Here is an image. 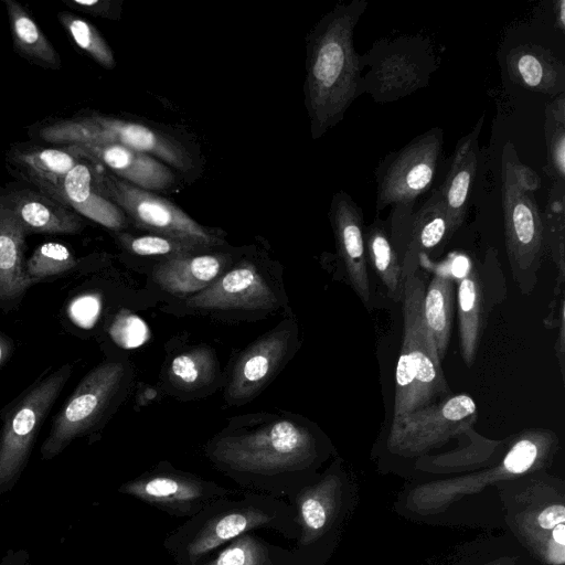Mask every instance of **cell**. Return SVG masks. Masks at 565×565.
Here are the masks:
<instances>
[{"label":"cell","instance_id":"6da1fadb","mask_svg":"<svg viewBox=\"0 0 565 565\" xmlns=\"http://www.w3.org/2000/svg\"><path fill=\"white\" fill-rule=\"evenodd\" d=\"M366 7V0L339 3L308 33L303 94L313 140L337 126L360 96L362 64L353 35Z\"/></svg>","mask_w":565,"mask_h":565},{"label":"cell","instance_id":"7a4b0ae2","mask_svg":"<svg viewBox=\"0 0 565 565\" xmlns=\"http://www.w3.org/2000/svg\"><path fill=\"white\" fill-rule=\"evenodd\" d=\"M313 450L311 433L284 419L220 437L209 447L207 456L247 491L287 497L289 503L301 490L295 477L309 465Z\"/></svg>","mask_w":565,"mask_h":565},{"label":"cell","instance_id":"3957f363","mask_svg":"<svg viewBox=\"0 0 565 565\" xmlns=\"http://www.w3.org/2000/svg\"><path fill=\"white\" fill-rule=\"evenodd\" d=\"M260 529L291 539L298 529L294 509L281 499L247 491L239 500L223 499L190 518L164 546L178 565H194L221 545Z\"/></svg>","mask_w":565,"mask_h":565},{"label":"cell","instance_id":"277c9868","mask_svg":"<svg viewBox=\"0 0 565 565\" xmlns=\"http://www.w3.org/2000/svg\"><path fill=\"white\" fill-rule=\"evenodd\" d=\"M536 172L523 163L508 141L501 156V199L504 244L512 278L523 296L533 292L546 254L541 211L535 192Z\"/></svg>","mask_w":565,"mask_h":565},{"label":"cell","instance_id":"5b68a950","mask_svg":"<svg viewBox=\"0 0 565 565\" xmlns=\"http://www.w3.org/2000/svg\"><path fill=\"white\" fill-rule=\"evenodd\" d=\"M425 287L418 271L405 278L403 339L395 370L392 420L451 395L441 362L424 324Z\"/></svg>","mask_w":565,"mask_h":565},{"label":"cell","instance_id":"8992f818","mask_svg":"<svg viewBox=\"0 0 565 565\" xmlns=\"http://www.w3.org/2000/svg\"><path fill=\"white\" fill-rule=\"evenodd\" d=\"M360 95L376 103L404 98L429 84L438 65L433 44L422 35L382 39L361 55Z\"/></svg>","mask_w":565,"mask_h":565},{"label":"cell","instance_id":"52a82bcc","mask_svg":"<svg viewBox=\"0 0 565 565\" xmlns=\"http://www.w3.org/2000/svg\"><path fill=\"white\" fill-rule=\"evenodd\" d=\"M42 139L53 143H113L149 154L180 172L193 167L190 150L177 138L140 122L90 114L61 120L40 130Z\"/></svg>","mask_w":565,"mask_h":565},{"label":"cell","instance_id":"ba28073f","mask_svg":"<svg viewBox=\"0 0 565 565\" xmlns=\"http://www.w3.org/2000/svg\"><path fill=\"white\" fill-rule=\"evenodd\" d=\"M97 182L104 196L139 230L206 249L225 243L215 231L201 225L169 200L119 179L99 164Z\"/></svg>","mask_w":565,"mask_h":565},{"label":"cell","instance_id":"9c48e42d","mask_svg":"<svg viewBox=\"0 0 565 565\" xmlns=\"http://www.w3.org/2000/svg\"><path fill=\"white\" fill-rule=\"evenodd\" d=\"M71 374V364L60 366L32 385L7 413L0 431V492L19 478L38 431Z\"/></svg>","mask_w":565,"mask_h":565},{"label":"cell","instance_id":"30bf717a","mask_svg":"<svg viewBox=\"0 0 565 565\" xmlns=\"http://www.w3.org/2000/svg\"><path fill=\"white\" fill-rule=\"evenodd\" d=\"M443 145V129L433 127L381 160L375 170L376 213L388 205L416 203L435 179Z\"/></svg>","mask_w":565,"mask_h":565},{"label":"cell","instance_id":"8fae6325","mask_svg":"<svg viewBox=\"0 0 565 565\" xmlns=\"http://www.w3.org/2000/svg\"><path fill=\"white\" fill-rule=\"evenodd\" d=\"M124 373L122 363L106 362L85 375L55 416L41 447L44 459L58 455L97 422L116 394Z\"/></svg>","mask_w":565,"mask_h":565},{"label":"cell","instance_id":"7c38bea8","mask_svg":"<svg viewBox=\"0 0 565 565\" xmlns=\"http://www.w3.org/2000/svg\"><path fill=\"white\" fill-rule=\"evenodd\" d=\"M392 205L386 223L390 241L397 253L406 278L418 271V259L452 237L445 202L434 189L426 201Z\"/></svg>","mask_w":565,"mask_h":565},{"label":"cell","instance_id":"4fadbf2b","mask_svg":"<svg viewBox=\"0 0 565 565\" xmlns=\"http://www.w3.org/2000/svg\"><path fill=\"white\" fill-rule=\"evenodd\" d=\"M119 491L181 518H192L233 493L217 483L174 470L148 472L122 484Z\"/></svg>","mask_w":565,"mask_h":565},{"label":"cell","instance_id":"5bb4252c","mask_svg":"<svg viewBox=\"0 0 565 565\" xmlns=\"http://www.w3.org/2000/svg\"><path fill=\"white\" fill-rule=\"evenodd\" d=\"M478 407L468 394L448 397L392 420L390 441L403 447H424L461 434L477 422Z\"/></svg>","mask_w":565,"mask_h":565},{"label":"cell","instance_id":"9a60e30c","mask_svg":"<svg viewBox=\"0 0 565 565\" xmlns=\"http://www.w3.org/2000/svg\"><path fill=\"white\" fill-rule=\"evenodd\" d=\"M98 164L87 158L54 180L30 179L41 193L113 231L128 226L125 213L104 196L97 182Z\"/></svg>","mask_w":565,"mask_h":565},{"label":"cell","instance_id":"2e32d148","mask_svg":"<svg viewBox=\"0 0 565 565\" xmlns=\"http://www.w3.org/2000/svg\"><path fill=\"white\" fill-rule=\"evenodd\" d=\"M329 218L348 280L361 302L371 310L363 211L347 192L338 191L331 199Z\"/></svg>","mask_w":565,"mask_h":565},{"label":"cell","instance_id":"e0dca14e","mask_svg":"<svg viewBox=\"0 0 565 565\" xmlns=\"http://www.w3.org/2000/svg\"><path fill=\"white\" fill-rule=\"evenodd\" d=\"M291 339L289 327H277L249 345L234 366L226 391L227 401L245 403L257 395L285 362Z\"/></svg>","mask_w":565,"mask_h":565},{"label":"cell","instance_id":"ac0fdd59","mask_svg":"<svg viewBox=\"0 0 565 565\" xmlns=\"http://www.w3.org/2000/svg\"><path fill=\"white\" fill-rule=\"evenodd\" d=\"M277 298L258 269L242 262L223 273L202 291L186 299L185 305L198 309L260 310L276 307Z\"/></svg>","mask_w":565,"mask_h":565},{"label":"cell","instance_id":"d6986e66","mask_svg":"<svg viewBox=\"0 0 565 565\" xmlns=\"http://www.w3.org/2000/svg\"><path fill=\"white\" fill-rule=\"evenodd\" d=\"M73 146L87 159L138 188L167 191L178 183L174 171L149 154L113 143Z\"/></svg>","mask_w":565,"mask_h":565},{"label":"cell","instance_id":"ffe728a7","mask_svg":"<svg viewBox=\"0 0 565 565\" xmlns=\"http://www.w3.org/2000/svg\"><path fill=\"white\" fill-rule=\"evenodd\" d=\"M231 257L223 253H193L163 258L152 269L153 281L175 296H193L218 278Z\"/></svg>","mask_w":565,"mask_h":565},{"label":"cell","instance_id":"44dd1931","mask_svg":"<svg viewBox=\"0 0 565 565\" xmlns=\"http://www.w3.org/2000/svg\"><path fill=\"white\" fill-rule=\"evenodd\" d=\"M483 121L482 115L473 128L457 141L449 170L438 189L452 234L461 227L467 216L470 191L477 174L479 136Z\"/></svg>","mask_w":565,"mask_h":565},{"label":"cell","instance_id":"7402d4cb","mask_svg":"<svg viewBox=\"0 0 565 565\" xmlns=\"http://www.w3.org/2000/svg\"><path fill=\"white\" fill-rule=\"evenodd\" d=\"M511 81L530 90L556 97L564 93L565 65L550 49L539 44H521L505 57Z\"/></svg>","mask_w":565,"mask_h":565},{"label":"cell","instance_id":"603a6c76","mask_svg":"<svg viewBox=\"0 0 565 565\" xmlns=\"http://www.w3.org/2000/svg\"><path fill=\"white\" fill-rule=\"evenodd\" d=\"M488 291L481 265H471L469 271L458 280L459 348L468 367L476 360L489 309L495 302L487 296Z\"/></svg>","mask_w":565,"mask_h":565},{"label":"cell","instance_id":"cb8c5ba5","mask_svg":"<svg viewBox=\"0 0 565 565\" xmlns=\"http://www.w3.org/2000/svg\"><path fill=\"white\" fill-rule=\"evenodd\" d=\"M4 199L26 234H76L85 226L76 212L41 192L21 190Z\"/></svg>","mask_w":565,"mask_h":565},{"label":"cell","instance_id":"d4e9b609","mask_svg":"<svg viewBox=\"0 0 565 565\" xmlns=\"http://www.w3.org/2000/svg\"><path fill=\"white\" fill-rule=\"evenodd\" d=\"M25 235L6 199H0V299L15 298L32 284L23 263Z\"/></svg>","mask_w":565,"mask_h":565},{"label":"cell","instance_id":"484cf974","mask_svg":"<svg viewBox=\"0 0 565 565\" xmlns=\"http://www.w3.org/2000/svg\"><path fill=\"white\" fill-rule=\"evenodd\" d=\"M455 308V280L433 273L425 287L423 319L427 334L440 362L444 360L450 337Z\"/></svg>","mask_w":565,"mask_h":565},{"label":"cell","instance_id":"4316f807","mask_svg":"<svg viewBox=\"0 0 565 565\" xmlns=\"http://www.w3.org/2000/svg\"><path fill=\"white\" fill-rule=\"evenodd\" d=\"M364 239L367 263L384 285L388 297L395 302H402L405 278L402 262L390 241L386 223L375 217L365 227Z\"/></svg>","mask_w":565,"mask_h":565},{"label":"cell","instance_id":"83f0119b","mask_svg":"<svg viewBox=\"0 0 565 565\" xmlns=\"http://www.w3.org/2000/svg\"><path fill=\"white\" fill-rule=\"evenodd\" d=\"M4 4L17 52L42 67L58 70L61 58L57 52L30 14L13 0H4Z\"/></svg>","mask_w":565,"mask_h":565},{"label":"cell","instance_id":"f1b7e54d","mask_svg":"<svg viewBox=\"0 0 565 565\" xmlns=\"http://www.w3.org/2000/svg\"><path fill=\"white\" fill-rule=\"evenodd\" d=\"M292 557L290 551L249 532L230 541L216 556L194 565H294Z\"/></svg>","mask_w":565,"mask_h":565},{"label":"cell","instance_id":"f546056e","mask_svg":"<svg viewBox=\"0 0 565 565\" xmlns=\"http://www.w3.org/2000/svg\"><path fill=\"white\" fill-rule=\"evenodd\" d=\"M28 179L54 180L67 174L79 161L85 159L73 145L65 148H32L18 150L12 157Z\"/></svg>","mask_w":565,"mask_h":565},{"label":"cell","instance_id":"4dcf8cb0","mask_svg":"<svg viewBox=\"0 0 565 565\" xmlns=\"http://www.w3.org/2000/svg\"><path fill=\"white\" fill-rule=\"evenodd\" d=\"M546 253L551 256L558 284L565 281V181H552L541 212Z\"/></svg>","mask_w":565,"mask_h":565},{"label":"cell","instance_id":"1f68e13d","mask_svg":"<svg viewBox=\"0 0 565 565\" xmlns=\"http://www.w3.org/2000/svg\"><path fill=\"white\" fill-rule=\"evenodd\" d=\"M216 372V360L211 348L194 347L175 355L168 375L173 385L192 391L210 383Z\"/></svg>","mask_w":565,"mask_h":565},{"label":"cell","instance_id":"d6a6232c","mask_svg":"<svg viewBox=\"0 0 565 565\" xmlns=\"http://www.w3.org/2000/svg\"><path fill=\"white\" fill-rule=\"evenodd\" d=\"M544 136L546 164L543 170L552 181H565V93L545 105Z\"/></svg>","mask_w":565,"mask_h":565},{"label":"cell","instance_id":"836d02e7","mask_svg":"<svg viewBox=\"0 0 565 565\" xmlns=\"http://www.w3.org/2000/svg\"><path fill=\"white\" fill-rule=\"evenodd\" d=\"M58 20L76 45L95 62L108 70L115 67L110 46L92 23L68 12H60Z\"/></svg>","mask_w":565,"mask_h":565},{"label":"cell","instance_id":"e575fe53","mask_svg":"<svg viewBox=\"0 0 565 565\" xmlns=\"http://www.w3.org/2000/svg\"><path fill=\"white\" fill-rule=\"evenodd\" d=\"M76 265L73 253L64 244L47 242L40 245L24 264L28 279L33 284L64 274Z\"/></svg>","mask_w":565,"mask_h":565},{"label":"cell","instance_id":"d590c367","mask_svg":"<svg viewBox=\"0 0 565 565\" xmlns=\"http://www.w3.org/2000/svg\"><path fill=\"white\" fill-rule=\"evenodd\" d=\"M118 238L129 253L139 256H163L166 258L209 250L191 243L150 233L139 236L120 234Z\"/></svg>","mask_w":565,"mask_h":565},{"label":"cell","instance_id":"8d00e7d4","mask_svg":"<svg viewBox=\"0 0 565 565\" xmlns=\"http://www.w3.org/2000/svg\"><path fill=\"white\" fill-rule=\"evenodd\" d=\"M553 438V433L547 429L526 431L505 455L503 468L511 473L525 472L537 460L541 446Z\"/></svg>","mask_w":565,"mask_h":565},{"label":"cell","instance_id":"74e56055","mask_svg":"<svg viewBox=\"0 0 565 565\" xmlns=\"http://www.w3.org/2000/svg\"><path fill=\"white\" fill-rule=\"evenodd\" d=\"M110 335L120 347L134 349L147 341L149 329L146 322L138 316L131 312H121L111 324Z\"/></svg>","mask_w":565,"mask_h":565},{"label":"cell","instance_id":"f35d334b","mask_svg":"<svg viewBox=\"0 0 565 565\" xmlns=\"http://www.w3.org/2000/svg\"><path fill=\"white\" fill-rule=\"evenodd\" d=\"M99 311L100 299L96 295L78 297L70 306V317L83 328H90L97 320Z\"/></svg>","mask_w":565,"mask_h":565},{"label":"cell","instance_id":"ab89813d","mask_svg":"<svg viewBox=\"0 0 565 565\" xmlns=\"http://www.w3.org/2000/svg\"><path fill=\"white\" fill-rule=\"evenodd\" d=\"M68 6L88 13L90 15L105 19H120L121 1L118 0H63Z\"/></svg>","mask_w":565,"mask_h":565},{"label":"cell","instance_id":"60d3db41","mask_svg":"<svg viewBox=\"0 0 565 565\" xmlns=\"http://www.w3.org/2000/svg\"><path fill=\"white\" fill-rule=\"evenodd\" d=\"M539 524L545 530H551L565 521V508L561 504L548 507L537 518Z\"/></svg>","mask_w":565,"mask_h":565},{"label":"cell","instance_id":"b9f144b4","mask_svg":"<svg viewBox=\"0 0 565 565\" xmlns=\"http://www.w3.org/2000/svg\"><path fill=\"white\" fill-rule=\"evenodd\" d=\"M11 352L12 345L10 340L0 333V366L9 360Z\"/></svg>","mask_w":565,"mask_h":565},{"label":"cell","instance_id":"7bdbcfd3","mask_svg":"<svg viewBox=\"0 0 565 565\" xmlns=\"http://www.w3.org/2000/svg\"><path fill=\"white\" fill-rule=\"evenodd\" d=\"M556 9V24L557 28L561 29L562 32L565 30V2L564 0H558L555 2Z\"/></svg>","mask_w":565,"mask_h":565},{"label":"cell","instance_id":"ee69618b","mask_svg":"<svg viewBox=\"0 0 565 565\" xmlns=\"http://www.w3.org/2000/svg\"><path fill=\"white\" fill-rule=\"evenodd\" d=\"M564 532H565V525L563 523H559L555 527H553V539L559 545L565 544Z\"/></svg>","mask_w":565,"mask_h":565},{"label":"cell","instance_id":"f6af8a7d","mask_svg":"<svg viewBox=\"0 0 565 565\" xmlns=\"http://www.w3.org/2000/svg\"><path fill=\"white\" fill-rule=\"evenodd\" d=\"M9 565V564H8Z\"/></svg>","mask_w":565,"mask_h":565}]
</instances>
